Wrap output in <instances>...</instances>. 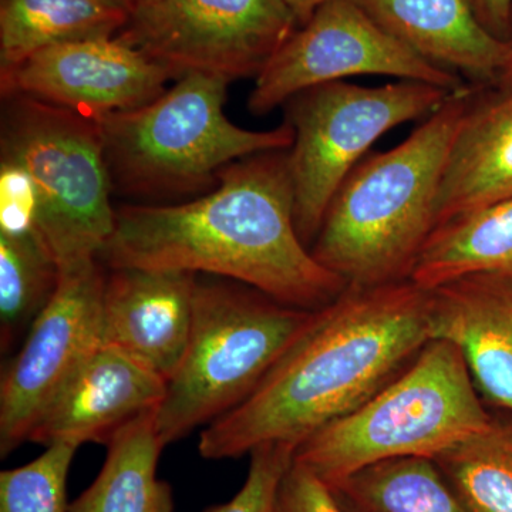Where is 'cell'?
Masks as SVG:
<instances>
[{
  "mask_svg": "<svg viewBox=\"0 0 512 512\" xmlns=\"http://www.w3.org/2000/svg\"><path fill=\"white\" fill-rule=\"evenodd\" d=\"M431 339L427 289L410 279L348 285L313 312L244 402L204 427L198 451L225 460L262 444L296 448L389 386Z\"/></svg>",
  "mask_w": 512,
  "mask_h": 512,
  "instance_id": "cell-1",
  "label": "cell"
},
{
  "mask_svg": "<svg viewBox=\"0 0 512 512\" xmlns=\"http://www.w3.org/2000/svg\"><path fill=\"white\" fill-rule=\"evenodd\" d=\"M97 259L107 269L217 276L305 311L322 309L348 288L296 231L289 148L235 161L194 200L117 207Z\"/></svg>",
  "mask_w": 512,
  "mask_h": 512,
  "instance_id": "cell-2",
  "label": "cell"
},
{
  "mask_svg": "<svg viewBox=\"0 0 512 512\" xmlns=\"http://www.w3.org/2000/svg\"><path fill=\"white\" fill-rule=\"evenodd\" d=\"M478 86L456 90L399 146L367 154L330 202L311 252L348 285L407 281L436 229L448 153Z\"/></svg>",
  "mask_w": 512,
  "mask_h": 512,
  "instance_id": "cell-3",
  "label": "cell"
},
{
  "mask_svg": "<svg viewBox=\"0 0 512 512\" xmlns=\"http://www.w3.org/2000/svg\"><path fill=\"white\" fill-rule=\"evenodd\" d=\"M229 80L190 73L158 99L99 120L113 191L137 200H174L214 188L235 161L288 150L285 123L255 131L228 119Z\"/></svg>",
  "mask_w": 512,
  "mask_h": 512,
  "instance_id": "cell-4",
  "label": "cell"
},
{
  "mask_svg": "<svg viewBox=\"0 0 512 512\" xmlns=\"http://www.w3.org/2000/svg\"><path fill=\"white\" fill-rule=\"evenodd\" d=\"M493 416L461 350L431 339L389 386L303 440L293 461L329 485L379 461L434 457L487 429Z\"/></svg>",
  "mask_w": 512,
  "mask_h": 512,
  "instance_id": "cell-5",
  "label": "cell"
},
{
  "mask_svg": "<svg viewBox=\"0 0 512 512\" xmlns=\"http://www.w3.org/2000/svg\"><path fill=\"white\" fill-rule=\"evenodd\" d=\"M313 312L239 282L198 275L190 342L156 412L164 446L244 402Z\"/></svg>",
  "mask_w": 512,
  "mask_h": 512,
  "instance_id": "cell-6",
  "label": "cell"
},
{
  "mask_svg": "<svg viewBox=\"0 0 512 512\" xmlns=\"http://www.w3.org/2000/svg\"><path fill=\"white\" fill-rule=\"evenodd\" d=\"M2 99L0 158L32 181L37 237L60 274L97 261L116 222L99 121L23 94Z\"/></svg>",
  "mask_w": 512,
  "mask_h": 512,
  "instance_id": "cell-7",
  "label": "cell"
},
{
  "mask_svg": "<svg viewBox=\"0 0 512 512\" xmlns=\"http://www.w3.org/2000/svg\"><path fill=\"white\" fill-rule=\"evenodd\" d=\"M454 92L399 80L365 87L333 82L295 94L284 104L293 128L289 148L295 225L311 249L340 185L393 128L429 117Z\"/></svg>",
  "mask_w": 512,
  "mask_h": 512,
  "instance_id": "cell-8",
  "label": "cell"
},
{
  "mask_svg": "<svg viewBox=\"0 0 512 512\" xmlns=\"http://www.w3.org/2000/svg\"><path fill=\"white\" fill-rule=\"evenodd\" d=\"M299 28L284 0H133L120 39L174 80L258 77Z\"/></svg>",
  "mask_w": 512,
  "mask_h": 512,
  "instance_id": "cell-9",
  "label": "cell"
},
{
  "mask_svg": "<svg viewBox=\"0 0 512 512\" xmlns=\"http://www.w3.org/2000/svg\"><path fill=\"white\" fill-rule=\"evenodd\" d=\"M363 74L433 84L448 92L468 84L403 45L356 0H330L299 26L259 73L248 109L254 116H265L303 90Z\"/></svg>",
  "mask_w": 512,
  "mask_h": 512,
  "instance_id": "cell-10",
  "label": "cell"
},
{
  "mask_svg": "<svg viewBox=\"0 0 512 512\" xmlns=\"http://www.w3.org/2000/svg\"><path fill=\"white\" fill-rule=\"evenodd\" d=\"M106 272L99 259L60 274L0 383V456L29 439L36 420L70 377L100 348Z\"/></svg>",
  "mask_w": 512,
  "mask_h": 512,
  "instance_id": "cell-11",
  "label": "cell"
},
{
  "mask_svg": "<svg viewBox=\"0 0 512 512\" xmlns=\"http://www.w3.org/2000/svg\"><path fill=\"white\" fill-rule=\"evenodd\" d=\"M174 80L119 36L47 47L0 73L2 97L23 94L101 120L158 99Z\"/></svg>",
  "mask_w": 512,
  "mask_h": 512,
  "instance_id": "cell-12",
  "label": "cell"
},
{
  "mask_svg": "<svg viewBox=\"0 0 512 512\" xmlns=\"http://www.w3.org/2000/svg\"><path fill=\"white\" fill-rule=\"evenodd\" d=\"M197 279L173 269H107L101 343L168 382L190 342Z\"/></svg>",
  "mask_w": 512,
  "mask_h": 512,
  "instance_id": "cell-13",
  "label": "cell"
},
{
  "mask_svg": "<svg viewBox=\"0 0 512 512\" xmlns=\"http://www.w3.org/2000/svg\"><path fill=\"white\" fill-rule=\"evenodd\" d=\"M165 387L153 370L101 345L47 404L28 441L107 446L128 424L160 407Z\"/></svg>",
  "mask_w": 512,
  "mask_h": 512,
  "instance_id": "cell-14",
  "label": "cell"
},
{
  "mask_svg": "<svg viewBox=\"0 0 512 512\" xmlns=\"http://www.w3.org/2000/svg\"><path fill=\"white\" fill-rule=\"evenodd\" d=\"M431 338L453 342L487 406L512 414V272H481L430 291Z\"/></svg>",
  "mask_w": 512,
  "mask_h": 512,
  "instance_id": "cell-15",
  "label": "cell"
},
{
  "mask_svg": "<svg viewBox=\"0 0 512 512\" xmlns=\"http://www.w3.org/2000/svg\"><path fill=\"white\" fill-rule=\"evenodd\" d=\"M356 2L414 53L474 86H494L512 52L485 28L474 0Z\"/></svg>",
  "mask_w": 512,
  "mask_h": 512,
  "instance_id": "cell-16",
  "label": "cell"
},
{
  "mask_svg": "<svg viewBox=\"0 0 512 512\" xmlns=\"http://www.w3.org/2000/svg\"><path fill=\"white\" fill-rule=\"evenodd\" d=\"M512 197V86H478L448 153L436 205L444 222Z\"/></svg>",
  "mask_w": 512,
  "mask_h": 512,
  "instance_id": "cell-17",
  "label": "cell"
},
{
  "mask_svg": "<svg viewBox=\"0 0 512 512\" xmlns=\"http://www.w3.org/2000/svg\"><path fill=\"white\" fill-rule=\"evenodd\" d=\"M128 15L127 0H0V73L47 47L117 36Z\"/></svg>",
  "mask_w": 512,
  "mask_h": 512,
  "instance_id": "cell-18",
  "label": "cell"
},
{
  "mask_svg": "<svg viewBox=\"0 0 512 512\" xmlns=\"http://www.w3.org/2000/svg\"><path fill=\"white\" fill-rule=\"evenodd\" d=\"M156 412L138 417L107 444L99 476L67 512H174L173 490L157 476L165 446Z\"/></svg>",
  "mask_w": 512,
  "mask_h": 512,
  "instance_id": "cell-19",
  "label": "cell"
},
{
  "mask_svg": "<svg viewBox=\"0 0 512 512\" xmlns=\"http://www.w3.org/2000/svg\"><path fill=\"white\" fill-rule=\"evenodd\" d=\"M481 272H512V197L434 229L410 281L431 291Z\"/></svg>",
  "mask_w": 512,
  "mask_h": 512,
  "instance_id": "cell-20",
  "label": "cell"
},
{
  "mask_svg": "<svg viewBox=\"0 0 512 512\" xmlns=\"http://www.w3.org/2000/svg\"><path fill=\"white\" fill-rule=\"evenodd\" d=\"M328 487L343 512H461L427 457L379 461Z\"/></svg>",
  "mask_w": 512,
  "mask_h": 512,
  "instance_id": "cell-21",
  "label": "cell"
},
{
  "mask_svg": "<svg viewBox=\"0 0 512 512\" xmlns=\"http://www.w3.org/2000/svg\"><path fill=\"white\" fill-rule=\"evenodd\" d=\"M461 512H512V414L431 457Z\"/></svg>",
  "mask_w": 512,
  "mask_h": 512,
  "instance_id": "cell-22",
  "label": "cell"
},
{
  "mask_svg": "<svg viewBox=\"0 0 512 512\" xmlns=\"http://www.w3.org/2000/svg\"><path fill=\"white\" fill-rule=\"evenodd\" d=\"M60 269L35 231L0 232L2 352L30 329L55 295Z\"/></svg>",
  "mask_w": 512,
  "mask_h": 512,
  "instance_id": "cell-23",
  "label": "cell"
},
{
  "mask_svg": "<svg viewBox=\"0 0 512 512\" xmlns=\"http://www.w3.org/2000/svg\"><path fill=\"white\" fill-rule=\"evenodd\" d=\"M79 444L55 441L25 466L0 473V512H67V476Z\"/></svg>",
  "mask_w": 512,
  "mask_h": 512,
  "instance_id": "cell-24",
  "label": "cell"
},
{
  "mask_svg": "<svg viewBox=\"0 0 512 512\" xmlns=\"http://www.w3.org/2000/svg\"><path fill=\"white\" fill-rule=\"evenodd\" d=\"M292 444L268 443L249 453L247 480L228 503L214 505L204 512H271L278 485L293 461Z\"/></svg>",
  "mask_w": 512,
  "mask_h": 512,
  "instance_id": "cell-25",
  "label": "cell"
},
{
  "mask_svg": "<svg viewBox=\"0 0 512 512\" xmlns=\"http://www.w3.org/2000/svg\"><path fill=\"white\" fill-rule=\"evenodd\" d=\"M37 200L29 175L0 158V232L35 231Z\"/></svg>",
  "mask_w": 512,
  "mask_h": 512,
  "instance_id": "cell-26",
  "label": "cell"
},
{
  "mask_svg": "<svg viewBox=\"0 0 512 512\" xmlns=\"http://www.w3.org/2000/svg\"><path fill=\"white\" fill-rule=\"evenodd\" d=\"M271 512H343L328 485L292 461L276 490Z\"/></svg>",
  "mask_w": 512,
  "mask_h": 512,
  "instance_id": "cell-27",
  "label": "cell"
},
{
  "mask_svg": "<svg viewBox=\"0 0 512 512\" xmlns=\"http://www.w3.org/2000/svg\"><path fill=\"white\" fill-rule=\"evenodd\" d=\"M474 6L488 32L510 43L512 0H474Z\"/></svg>",
  "mask_w": 512,
  "mask_h": 512,
  "instance_id": "cell-28",
  "label": "cell"
},
{
  "mask_svg": "<svg viewBox=\"0 0 512 512\" xmlns=\"http://www.w3.org/2000/svg\"><path fill=\"white\" fill-rule=\"evenodd\" d=\"M284 2L298 19L299 26H302L312 18L316 9L330 0H284Z\"/></svg>",
  "mask_w": 512,
  "mask_h": 512,
  "instance_id": "cell-29",
  "label": "cell"
},
{
  "mask_svg": "<svg viewBox=\"0 0 512 512\" xmlns=\"http://www.w3.org/2000/svg\"><path fill=\"white\" fill-rule=\"evenodd\" d=\"M494 86H512V52L510 57H508L507 63H505L503 72H501L500 77H498V80L495 82Z\"/></svg>",
  "mask_w": 512,
  "mask_h": 512,
  "instance_id": "cell-30",
  "label": "cell"
},
{
  "mask_svg": "<svg viewBox=\"0 0 512 512\" xmlns=\"http://www.w3.org/2000/svg\"><path fill=\"white\" fill-rule=\"evenodd\" d=\"M510 43L512 45V16H511V28H510Z\"/></svg>",
  "mask_w": 512,
  "mask_h": 512,
  "instance_id": "cell-31",
  "label": "cell"
},
{
  "mask_svg": "<svg viewBox=\"0 0 512 512\" xmlns=\"http://www.w3.org/2000/svg\"><path fill=\"white\" fill-rule=\"evenodd\" d=\"M127 2H130V3H131V2H133V0H127Z\"/></svg>",
  "mask_w": 512,
  "mask_h": 512,
  "instance_id": "cell-32",
  "label": "cell"
}]
</instances>
